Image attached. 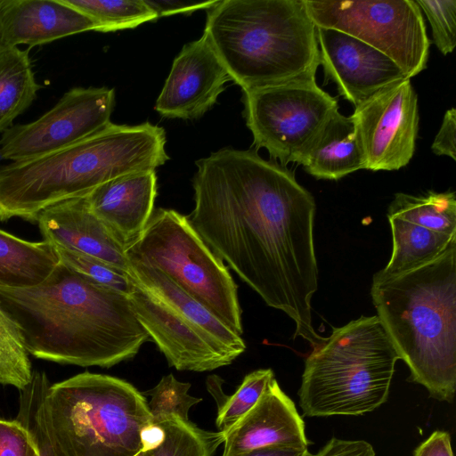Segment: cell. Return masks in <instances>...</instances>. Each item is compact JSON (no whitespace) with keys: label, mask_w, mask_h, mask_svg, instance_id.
<instances>
[{"label":"cell","mask_w":456,"mask_h":456,"mask_svg":"<svg viewBox=\"0 0 456 456\" xmlns=\"http://www.w3.org/2000/svg\"><path fill=\"white\" fill-rule=\"evenodd\" d=\"M196 166L191 225L268 306L294 322V338L313 347L324 342L312 322L318 289L313 195L256 150L221 149Z\"/></svg>","instance_id":"cell-1"},{"label":"cell","mask_w":456,"mask_h":456,"mask_svg":"<svg viewBox=\"0 0 456 456\" xmlns=\"http://www.w3.org/2000/svg\"><path fill=\"white\" fill-rule=\"evenodd\" d=\"M0 306L16 323L28 354L61 364L110 368L150 340L127 295L61 263L37 286L0 287Z\"/></svg>","instance_id":"cell-2"},{"label":"cell","mask_w":456,"mask_h":456,"mask_svg":"<svg viewBox=\"0 0 456 456\" xmlns=\"http://www.w3.org/2000/svg\"><path fill=\"white\" fill-rule=\"evenodd\" d=\"M166 133L149 122L110 123L74 144L0 166V221L37 223L45 208L86 196L117 177L155 170L168 159Z\"/></svg>","instance_id":"cell-3"},{"label":"cell","mask_w":456,"mask_h":456,"mask_svg":"<svg viewBox=\"0 0 456 456\" xmlns=\"http://www.w3.org/2000/svg\"><path fill=\"white\" fill-rule=\"evenodd\" d=\"M378 317L412 381L439 401L456 389V241L433 261L395 276H373Z\"/></svg>","instance_id":"cell-4"},{"label":"cell","mask_w":456,"mask_h":456,"mask_svg":"<svg viewBox=\"0 0 456 456\" xmlns=\"http://www.w3.org/2000/svg\"><path fill=\"white\" fill-rule=\"evenodd\" d=\"M204 34L242 92L315 77L316 26L304 0H223Z\"/></svg>","instance_id":"cell-5"},{"label":"cell","mask_w":456,"mask_h":456,"mask_svg":"<svg viewBox=\"0 0 456 456\" xmlns=\"http://www.w3.org/2000/svg\"><path fill=\"white\" fill-rule=\"evenodd\" d=\"M400 359L377 315L339 328L306 357L298 391L304 415H361L383 404Z\"/></svg>","instance_id":"cell-6"},{"label":"cell","mask_w":456,"mask_h":456,"mask_svg":"<svg viewBox=\"0 0 456 456\" xmlns=\"http://www.w3.org/2000/svg\"><path fill=\"white\" fill-rule=\"evenodd\" d=\"M51 422L71 456H134L152 417L127 381L85 371L49 387Z\"/></svg>","instance_id":"cell-7"},{"label":"cell","mask_w":456,"mask_h":456,"mask_svg":"<svg viewBox=\"0 0 456 456\" xmlns=\"http://www.w3.org/2000/svg\"><path fill=\"white\" fill-rule=\"evenodd\" d=\"M134 312L169 366L208 371L231 364L246 349L235 333L162 272L128 261Z\"/></svg>","instance_id":"cell-8"},{"label":"cell","mask_w":456,"mask_h":456,"mask_svg":"<svg viewBox=\"0 0 456 456\" xmlns=\"http://www.w3.org/2000/svg\"><path fill=\"white\" fill-rule=\"evenodd\" d=\"M125 253L128 261L162 272L241 336L237 285L186 216L173 209H154L142 233L126 246Z\"/></svg>","instance_id":"cell-9"},{"label":"cell","mask_w":456,"mask_h":456,"mask_svg":"<svg viewBox=\"0 0 456 456\" xmlns=\"http://www.w3.org/2000/svg\"><path fill=\"white\" fill-rule=\"evenodd\" d=\"M243 114L256 150L265 148L282 166L300 164L338 100L315 77L243 92Z\"/></svg>","instance_id":"cell-10"},{"label":"cell","mask_w":456,"mask_h":456,"mask_svg":"<svg viewBox=\"0 0 456 456\" xmlns=\"http://www.w3.org/2000/svg\"><path fill=\"white\" fill-rule=\"evenodd\" d=\"M316 27L346 33L393 60L411 78L427 68L430 40L415 0H304Z\"/></svg>","instance_id":"cell-11"},{"label":"cell","mask_w":456,"mask_h":456,"mask_svg":"<svg viewBox=\"0 0 456 456\" xmlns=\"http://www.w3.org/2000/svg\"><path fill=\"white\" fill-rule=\"evenodd\" d=\"M115 104L114 89L73 87L37 119L11 126L0 138V159L12 162L42 156L104 129Z\"/></svg>","instance_id":"cell-12"},{"label":"cell","mask_w":456,"mask_h":456,"mask_svg":"<svg viewBox=\"0 0 456 456\" xmlns=\"http://www.w3.org/2000/svg\"><path fill=\"white\" fill-rule=\"evenodd\" d=\"M387 218L392 253L387 265L378 272L387 277L433 261L456 241L455 192H398L388 207Z\"/></svg>","instance_id":"cell-13"},{"label":"cell","mask_w":456,"mask_h":456,"mask_svg":"<svg viewBox=\"0 0 456 456\" xmlns=\"http://www.w3.org/2000/svg\"><path fill=\"white\" fill-rule=\"evenodd\" d=\"M352 118L365 169L394 171L409 164L419 131L418 96L411 78L382 88L354 107Z\"/></svg>","instance_id":"cell-14"},{"label":"cell","mask_w":456,"mask_h":456,"mask_svg":"<svg viewBox=\"0 0 456 456\" xmlns=\"http://www.w3.org/2000/svg\"><path fill=\"white\" fill-rule=\"evenodd\" d=\"M325 83L354 107L382 88L409 78L388 56L342 31L316 27Z\"/></svg>","instance_id":"cell-15"},{"label":"cell","mask_w":456,"mask_h":456,"mask_svg":"<svg viewBox=\"0 0 456 456\" xmlns=\"http://www.w3.org/2000/svg\"><path fill=\"white\" fill-rule=\"evenodd\" d=\"M231 80L203 34L186 44L174 60L155 110L164 118H199L212 108Z\"/></svg>","instance_id":"cell-16"},{"label":"cell","mask_w":456,"mask_h":456,"mask_svg":"<svg viewBox=\"0 0 456 456\" xmlns=\"http://www.w3.org/2000/svg\"><path fill=\"white\" fill-rule=\"evenodd\" d=\"M37 224L44 240L127 272L126 246L92 212L86 196L45 208L37 216Z\"/></svg>","instance_id":"cell-17"},{"label":"cell","mask_w":456,"mask_h":456,"mask_svg":"<svg viewBox=\"0 0 456 456\" xmlns=\"http://www.w3.org/2000/svg\"><path fill=\"white\" fill-rule=\"evenodd\" d=\"M223 443V456L271 445H308L302 418L275 379L254 407L224 433Z\"/></svg>","instance_id":"cell-18"},{"label":"cell","mask_w":456,"mask_h":456,"mask_svg":"<svg viewBox=\"0 0 456 456\" xmlns=\"http://www.w3.org/2000/svg\"><path fill=\"white\" fill-rule=\"evenodd\" d=\"M2 47L30 48L95 30L94 22L62 0H0Z\"/></svg>","instance_id":"cell-19"},{"label":"cell","mask_w":456,"mask_h":456,"mask_svg":"<svg viewBox=\"0 0 456 456\" xmlns=\"http://www.w3.org/2000/svg\"><path fill=\"white\" fill-rule=\"evenodd\" d=\"M155 170L110 180L86 195L92 212L126 246L143 231L154 211Z\"/></svg>","instance_id":"cell-20"},{"label":"cell","mask_w":456,"mask_h":456,"mask_svg":"<svg viewBox=\"0 0 456 456\" xmlns=\"http://www.w3.org/2000/svg\"><path fill=\"white\" fill-rule=\"evenodd\" d=\"M299 165L316 179L324 180H338L365 169L352 116L335 111L322 126Z\"/></svg>","instance_id":"cell-21"},{"label":"cell","mask_w":456,"mask_h":456,"mask_svg":"<svg viewBox=\"0 0 456 456\" xmlns=\"http://www.w3.org/2000/svg\"><path fill=\"white\" fill-rule=\"evenodd\" d=\"M60 260L52 243L28 241L0 229V287L27 289L45 281Z\"/></svg>","instance_id":"cell-22"},{"label":"cell","mask_w":456,"mask_h":456,"mask_svg":"<svg viewBox=\"0 0 456 456\" xmlns=\"http://www.w3.org/2000/svg\"><path fill=\"white\" fill-rule=\"evenodd\" d=\"M41 86L37 82L29 50L4 47L0 50V134L13 126L37 99Z\"/></svg>","instance_id":"cell-23"},{"label":"cell","mask_w":456,"mask_h":456,"mask_svg":"<svg viewBox=\"0 0 456 456\" xmlns=\"http://www.w3.org/2000/svg\"><path fill=\"white\" fill-rule=\"evenodd\" d=\"M224 442V434L208 432L192 422L167 417L153 423L147 431L144 447L152 456H212Z\"/></svg>","instance_id":"cell-24"},{"label":"cell","mask_w":456,"mask_h":456,"mask_svg":"<svg viewBox=\"0 0 456 456\" xmlns=\"http://www.w3.org/2000/svg\"><path fill=\"white\" fill-rule=\"evenodd\" d=\"M50 386L44 371L33 370L29 384L20 390L16 419L31 433L37 456H71L51 422L46 403Z\"/></svg>","instance_id":"cell-25"},{"label":"cell","mask_w":456,"mask_h":456,"mask_svg":"<svg viewBox=\"0 0 456 456\" xmlns=\"http://www.w3.org/2000/svg\"><path fill=\"white\" fill-rule=\"evenodd\" d=\"M62 1L89 17L95 24V31L100 32L133 28L158 19L143 0Z\"/></svg>","instance_id":"cell-26"},{"label":"cell","mask_w":456,"mask_h":456,"mask_svg":"<svg viewBox=\"0 0 456 456\" xmlns=\"http://www.w3.org/2000/svg\"><path fill=\"white\" fill-rule=\"evenodd\" d=\"M32 366L20 332L0 306V384L24 389L32 379Z\"/></svg>","instance_id":"cell-27"},{"label":"cell","mask_w":456,"mask_h":456,"mask_svg":"<svg viewBox=\"0 0 456 456\" xmlns=\"http://www.w3.org/2000/svg\"><path fill=\"white\" fill-rule=\"evenodd\" d=\"M274 379L271 369L254 370L245 376L242 383L233 395L227 397L219 407L216 419L223 434L244 417L257 403L267 386Z\"/></svg>","instance_id":"cell-28"},{"label":"cell","mask_w":456,"mask_h":456,"mask_svg":"<svg viewBox=\"0 0 456 456\" xmlns=\"http://www.w3.org/2000/svg\"><path fill=\"white\" fill-rule=\"evenodd\" d=\"M190 383L177 380L173 374L163 376L159 382L147 392V395H151L148 407L152 423L167 417H177L184 422H190V409L202 400L200 397L190 395Z\"/></svg>","instance_id":"cell-29"},{"label":"cell","mask_w":456,"mask_h":456,"mask_svg":"<svg viewBox=\"0 0 456 456\" xmlns=\"http://www.w3.org/2000/svg\"><path fill=\"white\" fill-rule=\"evenodd\" d=\"M54 247L62 265L94 282L128 294L127 272L77 251Z\"/></svg>","instance_id":"cell-30"},{"label":"cell","mask_w":456,"mask_h":456,"mask_svg":"<svg viewBox=\"0 0 456 456\" xmlns=\"http://www.w3.org/2000/svg\"><path fill=\"white\" fill-rule=\"evenodd\" d=\"M426 14L434 44L446 55L456 45V0H415Z\"/></svg>","instance_id":"cell-31"},{"label":"cell","mask_w":456,"mask_h":456,"mask_svg":"<svg viewBox=\"0 0 456 456\" xmlns=\"http://www.w3.org/2000/svg\"><path fill=\"white\" fill-rule=\"evenodd\" d=\"M0 456H37L31 433L17 419H0Z\"/></svg>","instance_id":"cell-32"},{"label":"cell","mask_w":456,"mask_h":456,"mask_svg":"<svg viewBox=\"0 0 456 456\" xmlns=\"http://www.w3.org/2000/svg\"><path fill=\"white\" fill-rule=\"evenodd\" d=\"M456 110H446L441 126L431 145L432 151L437 156H447L456 160L455 147Z\"/></svg>","instance_id":"cell-33"},{"label":"cell","mask_w":456,"mask_h":456,"mask_svg":"<svg viewBox=\"0 0 456 456\" xmlns=\"http://www.w3.org/2000/svg\"><path fill=\"white\" fill-rule=\"evenodd\" d=\"M314 456H375V452L366 441L333 437Z\"/></svg>","instance_id":"cell-34"},{"label":"cell","mask_w":456,"mask_h":456,"mask_svg":"<svg viewBox=\"0 0 456 456\" xmlns=\"http://www.w3.org/2000/svg\"><path fill=\"white\" fill-rule=\"evenodd\" d=\"M157 17L178 13H191L200 9H210L218 1H177V0H143Z\"/></svg>","instance_id":"cell-35"},{"label":"cell","mask_w":456,"mask_h":456,"mask_svg":"<svg viewBox=\"0 0 456 456\" xmlns=\"http://www.w3.org/2000/svg\"><path fill=\"white\" fill-rule=\"evenodd\" d=\"M413 456H453L450 435L444 431L432 433L415 449Z\"/></svg>","instance_id":"cell-36"},{"label":"cell","mask_w":456,"mask_h":456,"mask_svg":"<svg viewBox=\"0 0 456 456\" xmlns=\"http://www.w3.org/2000/svg\"><path fill=\"white\" fill-rule=\"evenodd\" d=\"M228 456H311V454L307 446L271 445Z\"/></svg>","instance_id":"cell-37"},{"label":"cell","mask_w":456,"mask_h":456,"mask_svg":"<svg viewBox=\"0 0 456 456\" xmlns=\"http://www.w3.org/2000/svg\"><path fill=\"white\" fill-rule=\"evenodd\" d=\"M134 456H152L150 448L144 447L142 451L136 453Z\"/></svg>","instance_id":"cell-38"},{"label":"cell","mask_w":456,"mask_h":456,"mask_svg":"<svg viewBox=\"0 0 456 456\" xmlns=\"http://www.w3.org/2000/svg\"><path fill=\"white\" fill-rule=\"evenodd\" d=\"M2 45H1V26H0V50L2 49Z\"/></svg>","instance_id":"cell-39"}]
</instances>
